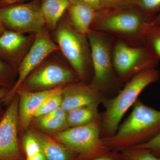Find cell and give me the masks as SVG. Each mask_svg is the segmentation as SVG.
<instances>
[{
    "instance_id": "6da1fadb",
    "label": "cell",
    "mask_w": 160,
    "mask_h": 160,
    "mask_svg": "<svg viewBox=\"0 0 160 160\" xmlns=\"http://www.w3.org/2000/svg\"><path fill=\"white\" fill-rule=\"evenodd\" d=\"M132 111L116 133L102 138L111 151L121 152L149 142L160 132V110L144 104L138 99Z\"/></svg>"
},
{
    "instance_id": "7a4b0ae2",
    "label": "cell",
    "mask_w": 160,
    "mask_h": 160,
    "mask_svg": "<svg viewBox=\"0 0 160 160\" xmlns=\"http://www.w3.org/2000/svg\"><path fill=\"white\" fill-rule=\"evenodd\" d=\"M155 16L146 14L136 6L98 10L91 29L117 39L136 44L142 41L146 27Z\"/></svg>"
},
{
    "instance_id": "3957f363",
    "label": "cell",
    "mask_w": 160,
    "mask_h": 160,
    "mask_svg": "<svg viewBox=\"0 0 160 160\" xmlns=\"http://www.w3.org/2000/svg\"><path fill=\"white\" fill-rule=\"evenodd\" d=\"M160 78V72L155 68L144 70L127 82L116 96L104 99L102 103L105 111L101 114L102 138L109 137L116 133L124 115L133 106L141 92Z\"/></svg>"
},
{
    "instance_id": "277c9868",
    "label": "cell",
    "mask_w": 160,
    "mask_h": 160,
    "mask_svg": "<svg viewBox=\"0 0 160 160\" xmlns=\"http://www.w3.org/2000/svg\"><path fill=\"white\" fill-rule=\"evenodd\" d=\"M87 37L91 50L93 72L90 85L104 94L116 90L121 83L112 63L114 38L92 29L87 33Z\"/></svg>"
},
{
    "instance_id": "5b68a950",
    "label": "cell",
    "mask_w": 160,
    "mask_h": 160,
    "mask_svg": "<svg viewBox=\"0 0 160 160\" xmlns=\"http://www.w3.org/2000/svg\"><path fill=\"white\" fill-rule=\"evenodd\" d=\"M54 31L55 42L59 50L80 80L84 79L88 69L92 68L91 50L87 35L82 34L75 29L66 12Z\"/></svg>"
},
{
    "instance_id": "8992f818",
    "label": "cell",
    "mask_w": 160,
    "mask_h": 160,
    "mask_svg": "<svg viewBox=\"0 0 160 160\" xmlns=\"http://www.w3.org/2000/svg\"><path fill=\"white\" fill-rule=\"evenodd\" d=\"M101 120L69 127L53 138L77 155L76 160H91L111 151L101 136Z\"/></svg>"
},
{
    "instance_id": "52a82bcc",
    "label": "cell",
    "mask_w": 160,
    "mask_h": 160,
    "mask_svg": "<svg viewBox=\"0 0 160 160\" xmlns=\"http://www.w3.org/2000/svg\"><path fill=\"white\" fill-rule=\"evenodd\" d=\"M115 71L121 83H126L146 69L155 68L159 60L143 44L117 39L112 51Z\"/></svg>"
},
{
    "instance_id": "ba28073f",
    "label": "cell",
    "mask_w": 160,
    "mask_h": 160,
    "mask_svg": "<svg viewBox=\"0 0 160 160\" xmlns=\"http://www.w3.org/2000/svg\"><path fill=\"white\" fill-rule=\"evenodd\" d=\"M79 80L73 69L53 57L46 59L33 70L19 88L30 91H43L66 86Z\"/></svg>"
},
{
    "instance_id": "9c48e42d",
    "label": "cell",
    "mask_w": 160,
    "mask_h": 160,
    "mask_svg": "<svg viewBox=\"0 0 160 160\" xmlns=\"http://www.w3.org/2000/svg\"><path fill=\"white\" fill-rule=\"evenodd\" d=\"M0 19L6 30L35 34L45 28L40 0L0 8Z\"/></svg>"
},
{
    "instance_id": "30bf717a",
    "label": "cell",
    "mask_w": 160,
    "mask_h": 160,
    "mask_svg": "<svg viewBox=\"0 0 160 160\" xmlns=\"http://www.w3.org/2000/svg\"><path fill=\"white\" fill-rule=\"evenodd\" d=\"M59 50L52 38L49 31L44 28L35 34L33 43L17 71L18 79L7 95L1 101L9 105L16 95L17 92L25 79L33 70L42 64L51 54Z\"/></svg>"
},
{
    "instance_id": "8fae6325",
    "label": "cell",
    "mask_w": 160,
    "mask_h": 160,
    "mask_svg": "<svg viewBox=\"0 0 160 160\" xmlns=\"http://www.w3.org/2000/svg\"><path fill=\"white\" fill-rule=\"evenodd\" d=\"M18 101L16 94L0 120V160H22L18 138Z\"/></svg>"
},
{
    "instance_id": "7c38bea8",
    "label": "cell",
    "mask_w": 160,
    "mask_h": 160,
    "mask_svg": "<svg viewBox=\"0 0 160 160\" xmlns=\"http://www.w3.org/2000/svg\"><path fill=\"white\" fill-rule=\"evenodd\" d=\"M35 34L6 30L0 35V59L17 71L32 45Z\"/></svg>"
},
{
    "instance_id": "4fadbf2b",
    "label": "cell",
    "mask_w": 160,
    "mask_h": 160,
    "mask_svg": "<svg viewBox=\"0 0 160 160\" xmlns=\"http://www.w3.org/2000/svg\"><path fill=\"white\" fill-rule=\"evenodd\" d=\"M61 107L66 112L92 104H100L106 98L104 93L82 82H76L63 88Z\"/></svg>"
},
{
    "instance_id": "5bb4252c",
    "label": "cell",
    "mask_w": 160,
    "mask_h": 160,
    "mask_svg": "<svg viewBox=\"0 0 160 160\" xmlns=\"http://www.w3.org/2000/svg\"><path fill=\"white\" fill-rule=\"evenodd\" d=\"M64 86L43 91H30L19 88L16 94L18 97V126L26 129L29 127L35 113L49 97L61 91Z\"/></svg>"
},
{
    "instance_id": "9a60e30c",
    "label": "cell",
    "mask_w": 160,
    "mask_h": 160,
    "mask_svg": "<svg viewBox=\"0 0 160 160\" xmlns=\"http://www.w3.org/2000/svg\"><path fill=\"white\" fill-rule=\"evenodd\" d=\"M39 144L47 160H73L77 155L54 139L34 129L29 131Z\"/></svg>"
},
{
    "instance_id": "2e32d148",
    "label": "cell",
    "mask_w": 160,
    "mask_h": 160,
    "mask_svg": "<svg viewBox=\"0 0 160 160\" xmlns=\"http://www.w3.org/2000/svg\"><path fill=\"white\" fill-rule=\"evenodd\" d=\"M98 11L84 5L70 4L66 14L75 29L82 34L87 35Z\"/></svg>"
},
{
    "instance_id": "e0dca14e",
    "label": "cell",
    "mask_w": 160,
    "mask_h": 160,
    "mask_svg": "<svg viewBox=\"0 0 160 160\" xmlns=\"http://www.w3.org/2000/svg\"><path fill=\"white\" fill-rule=\"evenodd\" d=\"M70 4L69 0H40L41 11L49 29L55 30Z\"/></svg>"
},
{
    "instance_id": "ac0fdd59",
    "label": "cell",
    "mask_w": 160,
    "mask_h": 160,
    "mask_svg": "<svg viewBox=\"0 0 160 160\" xmlns=\"http://www.w3.org/2000/svg\"><path fill=\"white\" fill-rule=\"evenodd\" d=\"M98 104L82 106L67 112V124L69 127L86 125L101 120L102 114L98 110Z\"/></svg>"
},
{
    "instance_id": "d6986e66",
    "label": "cell",
    "mask_w": 160,
    "mask_h": 160,
    "mask_svg": "<svg viewBox=\"0 0 160 160\" xmlns=\"http://www.w3.org/2000/svg\"><path fill=\"white\" fill-rule=\"evenodd\" d=\"M66 112L61 106L48 114L36 118L37 125L44 130L61 131L69 128Z\"/></svg>"
},
{
    "instance_id": "ffe728a7",
    "label": "cell",
    "mask_w": 160,
    "mask_h": 160,
    "mask_svg": "<svg viewBox=\"0 0 160 160\" xmlns=\"http://www.w3.org/2000/svg\"><path fill=\"white\" fill-rule=\"evenodd\" d=\"M142 43L160 61V26L149 23L144 32Z\"/></svg>"
},
{
    "instance_id": "44dd1931",
    "label": "cell",
    "mask_w": 160,
    "mask_h": 160,
    "mask_svg": "<svg viewBox=\"0 0 160 160\" xmlns=\"http://www.w3.org/2000/svg\"><path fill=\"white\" fill-rule=\"evenodd\" d=\"M122 160H160L149 149L141 147H132L120 152Z\"/></svg>"
},
{
    "instance_id": "7402d4cb",
    "label": "cell",
    "mask_w": 160,
    "mask_h": 160,
    "mask_svg": "<svg viewBox=\"0 0 160 160\" xmlns=\"http://www.w3.org/2000/svg\"><path fill=\"white\" fill-rule=\"evenodd\" d=\"M63 89V88L61 91L47 98L35 113L33 118L48 114L61 106L62 101V92Z\"/></svg>"
},
{
    "instance_id": "603a6c76",
    "label": "cell",
    "mask_w": 160,
    "mask_h": 160,
    "mask_svg": "<svg viewBox=\"0 0 160 160\" xmlns=\"http://www.w3.org/2000/svg\"><path fill=\"white\" fill-rule=\"evenodd\" d=\"M15 69L0 59V88L11 89L14 85L13 75Z\"/></svg>"
},
{
    "instance_id": "cb8c5ba5",
    "label": "cell",
    "mask_w": 160,
    "mask_h": 160,
    "mask_svg": "<svg viewBox=\"0 0 160 160\" xmlns=\"http://www.w3.org/2000/svg\"><path fill=\"white\" fill-rule=\"evenodd\" d=\"M23 144L26 158L32 157L42 151L37 140L29 131L23 137Z\"/></svg>"
},
{
    "instance_id": "d4e9b609",
    "label": "cell",
    "mask_w": 160,
    "mask_h": 160,
    "mask_svg": "<svg viewBox=\"0 0 160 160\" xmlns=\"http://www.w3.org/2000/svg\"><path fill=\"white\" fill-rule=\"evenodd\" d=\"M136 6L146 14L154 16L160 12V0H137Z\"/></svg>"
},
{
    "instance_id": "484cf974",
    "label": "cell",
    "mask_w": 160,
    "mask_h": 160,
    "mask_svg": "<svg viewBox=\"0 0 160 160\" xmlns=\"http://www.w3.org/2000/svg\"><path fill=\"white\" fill-rule=\"evenodd\" d=\"M137 0H101L102 9H122L136 6Z\"/></svg>"
},
{
    "instance_id": "4316f807",
    "label": "cell",
    "mask_w": 160,
    "mask_h": 160,
    "mask_svg": "<svg viewBox=\"0 0 160 160\" xmlns=\"http://www.w3.org/2000/svg\"><path fill=\"white\" fill-rule=\"evenodd\" d=\"M136 147L149 149L156 155L160 157V132L149 142Z\"/></svg>"
},
{
    "instance_id": "83f0119b",
    "label": "cell",
    "mask_w": 160,
    "mask_h": 160,
    "mask_svg": "<svg viewBox=\"0 0 160 160\" xmlns=\"http://www.w3.org/2000/svg\"><path fill=\"white\" fill-rule=\"evenodd\" d=\"M70 4L84 5L98 10L102 9L101 0H69Z\"/></svg>"
},
{
    "instance_id": "f1b7e54d",
    "label": "cell",
    "mask_w": 160,
    "mask_h": 160,
    "mask_svg": "<svg viewBox=\"0 0 160 160\" xmlns=\"http://www.w3.org/2000/svg\"><path fill=\"white\" fill-rule=\"evenodd\" d=\"M91 160H122L120 152L110 151L108 153Z\"/></svg>"
},
{
    "instance_id": "f546056e",
    "label": "cell",
    "mask_w": 160,
    "mask_h": 160,
    "mask_svg": "<svg viewBox=\"0 0 160 160\" xmlns=\"http://www.w3.org/2000/svg\"><path fill=\"white\" fill-rule=\"evenodd\" d=\"M31 0H0V8L27 2Z\"/></svg>"
},
{
    "instance_id": "4dcf8cb0",
    "label": "cell",
    "mask_w": 160,
    "mask_h": 160,
    "mask_svg": "<svg viewBox=\"0 0 160 160\" xmlns=\"http://www.w3.org/2000/svg\"><path fill=\"white\" fill-rule=\"evenodd\" d=\"M26 160H47V159L42 151L37 154L35 155L32 157L26 158Z\"/></svg>"
},
{
    "instance_id": "1f68e13d",
    "label": "cell",
    "mask_w": 160,
    "mask_h": 160,
    "mask_svg": "<svg viewBox=\"0 0 160 160\" xmlns=\"http://www.w3.org/2000/svg\"><path fill=\"white\" fill-rule=\"evenodd\" d=\"M150 24L154 26H160V12L153 18Z\"/></svg>"
},
{
    "instance_id": "d6a6232c",
    "label": "cell",
    "mask_w": 160,
    "mask_h": 160,
    "mask_svg": "<svg viewBox=\"0 0 160 160\" xmlns=\"http://www.w3.org/2000/svg\"><path fill=\"white\" fill-rule=\"evenodd\" d=\"M10 89L5 88H0V100H2L7 95Z\"/></svg>"
},
{
    "instance_id": "836d02e7",
    "label": "cell",
    "mask_w": 160,
    "mask_h": 160,
    "mask_svg": "<svg viewBox=\"0 0 160 160\" xmlns=\"http://www.w3.org/2000/svg\"><path fill=\"white\" fill-rule=\"evenodd\" d=\"M6 28L4 27L3 23H2V21H1V19H0V35L2 34L3 32L6 31Z\"/></svg>"
},
{
    "instance_id": "e575fe53",
    "label": "cell",
    "mask_w": 160,
    "mask_h": 160,
    "mask_svg": "<svg viewBox=\"0 0 160 160\" xmlns=\"http://www.w3.org/2000/svg\"><path fill=\"white\" fill-rule=\"evenodd\" d=\"M1 110H0V120H1V119H2V117L3 114L1 115Z\"/></svg>"
}]
</instances>
